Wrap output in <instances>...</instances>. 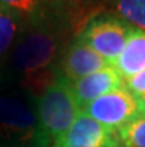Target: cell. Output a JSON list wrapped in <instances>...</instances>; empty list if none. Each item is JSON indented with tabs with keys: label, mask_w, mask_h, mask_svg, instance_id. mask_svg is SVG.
<instances>
[{
	"label": "cell",
	"mask_w": 145,
	"mask_h": 147,
	"mask_svg": "<svg viewBox=\"0 0 145 147\" xmlns=\"http://www.w3.org/2000/svg\"><path fill=\"white\" fill-rule=\"evenodd\" d=\"M74 30L77 33L79 25L71 21H50L25 27L7 54L11 70L21 76L45 71L61 55L67 36Z\"/></svg>",
	"instance_id": "obj_1"
},
{
	"label": "cell",
	"mask_w": 145,
	"mask_h": 147,
	"mask_svg": "<svg viewBox=\"0 0 145 147\" xmlns=\"http://www.w3.org/2000/svg\"><path fill=\"white\" fill-rule=\"evenodd\" d=\"M55 71V77L46 85L36 101L37 147H52L82 111L68 80L58 70Z\"/></svg>",
	"instance_id": "obj_2"
},
{
	"label": "cell",
	"mask_w": 145,
	"mask_h": 147,
	"mask_svg": "<svg viewBox=\"0 0 145 147\" xmlns=\"http://www.w3.org/2000/svg\"><path fill=\"white\" fill-rule=\"evenodd\" d=\"M37 115L27 97L0 95V147H37Z\"/></svg>",
	"instance_id": "obj_3"
},
{
	"label": "cell",
	"mask_w": 145,
	"mask_h": 147,
	"mask_svg": "<svg viewBox=\"0 0 145 147\" xmlns=\"http://www.w3.org/2000/svg\"><path fill=\"white\" fill-rule=\"evenodd\" d=\"M132 30L133 27L123 20L102 12L92 15L74 36L113 65L120 57Z\"/></svg>",
	"instance_id": "obj_4"
},
{
	"label": "cell",
	"mask_w": 145,
	"mask_h": 147,
	"mask_svg": "<svg viewBox=\"0 0 145 147\" xmlns=\"http://www.w3.org/2000/svg\"><path fill=\"white\" fill-rule=\"evenodd\" d=\"M82 111L102 126L117 131L139 116V106L138 98L123 85L122 88H117L86 104Z\"/></svg>",
	"instance_id": "obj_5"
},
{
	"label": "cell",
	"mask_w": 145,
	"mask_h": 147,
	"mask_svg": "<svg viewBox=\"0 0 145 147\" xmlns=\"http://www.w3.org/2000/svg\"><path fill=\"white\" fill-rule=\"evenodd\" d=\"M52 147H122L117 132L98 123L86 113L80 111L73 125L68 128Z\"/></svg>",
	"instance_id": "obj_6"
},
{
	"label": "cell",
	"mask_w": 145,
	"mask_h": 147,
	"mask_svg": "<svg viewBox=\"0 0 145 147\" xmlns=\"http://www.w3.org/2000/svg\"><path fill=\"white\" fill-rule=\"evenodd\" d=\"M58 61L56 70L70 82L111 65L76 36L62 49Z\"/></svg>",
	"instance_id": "obj_7"
},
{
	"label": "cell",
	"mask_w": 145,
	"mask_h": 147,
	"mask_svg": "<svg viewBox=\"0 0 145 147\" xmlns=\"http://www.w3.org/2000/svg\"><path fill=\"white\" fill-rule=\"evenodd\" d=\"M0 6L18 13L25 21L27 27L50 21H71L79 27L83 25V21L79 16L50 3L49 0H0Z\"/></svg>",
	"instance_id": "obj_8"
},
{
	"label": "cell",
	"mask_w": 145,
	"mask_h": 147,
	"mask_svg": "<svg viewBox=\"0 0 145 147\" xmlns=\"http://www.w3.org/2000/svg\"><path fill=\"white\" fill-rule=\"evenodd\" d=\"M73 95L80 109L95 101L108 92L123 86V79L113 65H108L99 71L80 77L77 80H68Z\"/></svg>",
	"instance_id": "obj_9"
},
{
	"label": "cell",
	"mask_w": 145,
	"mask_h": 147,
	"mask_svg": "<svg viewBox=\"0 0 145 147\" xmlns=\"http://www.w3.org/2000/svg\"><path fill=\"white\" fill-rule=\"evenodd\" d=\"M113 67L122 76L123 82L145 70V31L133 28L120 57Z\"/></svg>",
	"instance_id": "obj_10"
},
{
	"label": "cell",
	"mask_w": 145,
	"mask_h": 147,
	"mask_svg": "<svg viewBox=\"0 0 145 147\" xmlns=\"http://www.w3.org/2000/svg\"><path fill=\"white\" fill-rule=\"evenodd\" d=\"M25 27L27 24L18 13L0 6V63H3V59L11 52Z\"/></svg>",
	"instance_id": "obj_11"
},
{
	"label": "cell",
	"mask_w": 145,
	"mask_h": 147,
	"mask_svg": "<svg viewBox=\"0 0 145 147\" xmlns=\"http://www.w3.org/2000/svg\"><path fill=\"white\" fill-rule=\"evenodd\" d=\"M104 7L130 27L145 31V0H104Z\"/></svg>",
	"instance_id": "obj_12"
},
{
	"label": "cell",
	"mask_w": 145,
	"mask_h": 147,
	"mask_svg": "<svg viewBox=\"0 0 145 147\" xmlns=\"http://www.w3.org/2000/svg\"><path fill=\"white\" fill-rule=\"evenodd\" d=\"M122 147H145V116H138L117 129Z\"/></svg>",
	"instance_id": "obj_13"
},
{
	"label": "cell",
	"mask_w": 145,
	"mask_h": 147,
	"mask_svg": "<svg viewBox=\"0 0 145 147\" xmlns=\"http://www.w3.org/2000/svg\"><path fill=\"white\" fill-rule=\"evenodd\" d=\"M49 2L74 13L80 20L84 18V21L89 20V13L98 11L99 7H104V0H49Z\"/></svg>",
	"instance_id": "obj_14"
},
{
	"label": "cell",
	"mask_w": 145,
	"mask_h": 147,
	"mask_svg": "<svg viewBox=\"0 0 145 147\" xmlns=\"http://www.w3.org/2000/svg\"><path fill=\"white\" fill-rule=\"evenodd\" d=\"M123 85L135 95L136 98L145 97V70L132 76V77H129V79H126L123 82Z\"/></svg>",
	"instance_id": "obj_15"
},
{
	"label": "cell",
	"mask_w": 145,
	"mask_h": 147,
	"mask_svg": "<svg viewBox=\"0 0 145 147\" xmlns=\"http://www.w3.org/2000/svg\"><path fill=\"white\" fill-rule=\"evenodd\" d=\"M5 85H6V73L3 71L2 63H0V95H2V92L5 89Z\"/></svg>",
	"instance_id": "obj_16"
},
{
	"label": "cell",
	"mask_w": 145,
	"mask_h": 147,
	"mask_svg": "<svg viewBox=\"0 0 145 147\" xmlns=\"http://www.w3.org/2000/svg\"><path fill=\"white\" fill-rule=\"evenodd\" d=\"M138 106H139V115L145 116V97L138 98Z\"/></svg>",
	"instance_id": "obj_17"
}]
</instances>
